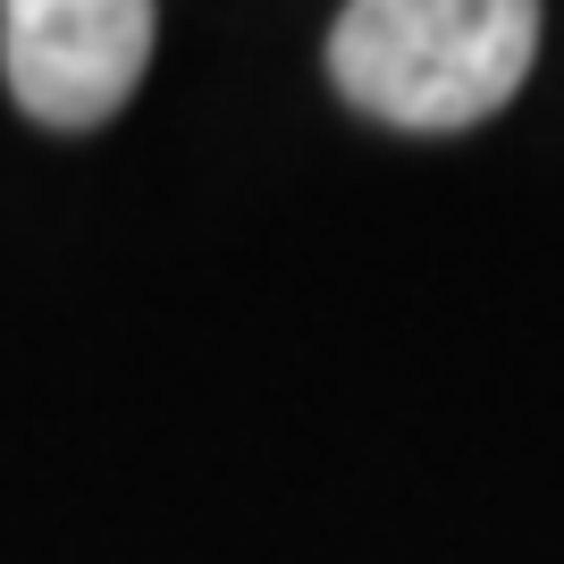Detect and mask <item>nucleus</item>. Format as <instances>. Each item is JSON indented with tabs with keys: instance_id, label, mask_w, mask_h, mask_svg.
<instances>
[{
	"instance_id": "1",
	"label": "nucleus",
	"mask_w": 564,
	"mask_h": 564,
	"mask_svg": "<svg viewBox=\"0 0 564 564\" xmlns=\"http://www.w3.org/2000/svg\"><path fill=\"white\" fill-rule=\"evenodd\" d=\"M540 59V0H346L329 76L354 110L404 135H455L514 101Z\"/></svg>"
},
{
	"instance_id": "2",
	"label": "nucleus",
	"mask_w": 564,
	"mask_h": 564,
	"mask_svg": "<svg viewBox=\"0 0 564 564\" xmlns=\"http://www.w3.org/2000/svg\"><path fill=\"white\" fill-rule=\"evenodd\" d=\"M0 68L25 118L85 135L152 68V0H0Z\"/></svg>"
}]
</instances>
